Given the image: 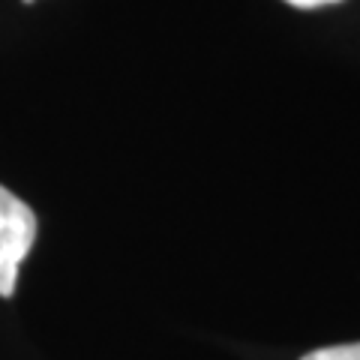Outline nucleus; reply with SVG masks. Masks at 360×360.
Instances as JSON below:
<instances>
[{
  "mask_svg": "<svg viewBox=\"0 0 360 360\" xmlns=\"http://www.w3.org/2000/svg\"><path fill=\"white\" fill-rule=\"evenodd\" d=\"M285 4L297 6V9H319V6H328V4H340V0H285Z\"/></svg>",
  "mask_w": 360,
  "mask_h": 360,
  "instance_id": "obj_3",
  "label": "nucleus"
},
{
  "mask_svg": "<svg viewBox=\"0 0 360 360\" xmlns=\"http://www.w3.org/2000/svg\"><path fill=\"white\" fill-rule=\"evenodd\" d=\"M37 213L0 184V297H13L18 267L37 243Z\"/></svg>",
  "mask_w": 360,
  "mask_h": 360,
  "instance_id": "obj_1",
  "label": "nucleus"
},
{
  "mask_svg": "<svg viewBox=\"0 0 360 360\" xmlns=\"http://www.w3.org/2000/svg\"><path fill=\"white\" fill-rule=\"evenodd\" d=\"M300 360H360V342H348V345H328V348H315V352L303 354Z\"/></svg>",
  "mask_w": 360,
  "mask_h": 360,
  "instance_id": "obj_2",
  "label": "nucleus"
}]
</instances>
